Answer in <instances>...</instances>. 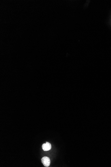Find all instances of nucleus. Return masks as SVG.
I'll use <instances>...</instances> for the list:
<instances>
[{
	"instance_id": "f257e3e1",
	"label": "nucleus",
	"mask_w": 111,
	"mask_h": 167,
	"mask_svg": "<svg viewBox=\"0 0 111 167\" xmlns=\"http://www.w3.org/2000/svg\"><path fill=\"white\" fill-rule=\"evenodd\" d=\"M42 162L44 166L45 167H48L50 164V160L49 158L45 157L41 159Z\"/></svg>"
},
{
	"instance_id": "f03ea898",
	"label": "nucleus",
	"mask_w": 111,
	"mask_h": 167,
	"mask_svg": "<svg viewBox=\"0 0 111 167\" xmlns=\"http://www.w3.org/2000/svg\"><path fill=\"white\" fill-rule=\"evenodd\" d=\"M42 148L44 151H49L51 148V145L50 143L46 142V143H44L43 144Z\"/></svg>"
}]
</instances>
